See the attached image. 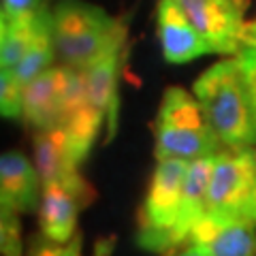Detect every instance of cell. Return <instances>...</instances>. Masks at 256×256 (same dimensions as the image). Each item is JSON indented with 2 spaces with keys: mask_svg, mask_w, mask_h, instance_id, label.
Wrapping results in <instances>:
<instances>
[{
  "mask_svg": "<svg viewBox=\"0 0 256 256\" xmlns=\"http://www.w3.org/2000/svg\"><path fill=\"white\" fill-rule=\"evenodd\" d=\"M34 162L43 184L58 180L66 173L79 171V162L73 156L70 143L62 128L56 124L43 130H34Z\"/></svg>",
  "mask_w": 256,
  "mask_h": 256,
  "instance_id": "obj_13",
  "label": "cell"
},
{
  "mask_svg": "<svg viewBox=\"0 0 256 256\" xmlns=\"http://www.w3.org/2000/svg\"><path fill=\"white\" fill-rule=\"evenodd\" d=\"M111 252H114V239H102L96 244L92 256H111Z\"/></svg>",
  "mask_w": 256,
  "mask_h": 256,
  "instance_id": "obj_21",
  "label": "cell"
},
{
  "mask_svg": "<svg viewBox=\"0 0 256 256\" xmlns=\"http://www.w3.org/2000/svg\"><path fill=\"white\" fill-rule=\"evenodd\" d=\"M186 171V160H156L148 194L137 216V244L143 250L169 254L184 246L178 235V220Z\"/></svg>",
  "mask_w": 256,
  "mask_h": 256,
  "instance_id": "obj_4",
  "label": "cell"
},
{
  "mask_svg": "<svg viewBox=\"0 0 256 256\" xmlns=\"http://www.w3.org/2000/svg\"><path fill=\"white\" fill-rule=\"evenodd\" d=\"M54 62H56V50H54V38H52V11L47 9L41 15V20H38L36 32L32 36L26 54L11 68V73L22 86H26L28 82L41 75L43 70L54 66Z\"/></svg>",
  "mask_w": 256,
  "mask_h": 256,
  "instance_id": "obj_14",
  "label": "cell"
},
{
  "mask_svg": "<svg viewBox=\"0 0 256 256\" xmlns=\"http://www.w3.org/2000/svg\"><path fill=\"white\" fill-rule=\"evenodd\" d=\"M70 66H50L38 77L24 86L22 92V118L34 130L56 126L60 122L62 107L66 100L70 82Z\"/></svg>",
  "mask_w": 256,
  "mask_h": 256,
  "instance_id": "obj_9",
  "label": "cell"
},
{
  "mask_svg": "<svg viewBox=\"0 0 256 256\" xmlns=\"http://www.w3.org/2000/svg\"><path fill=\"white\" fill-rule=\"evenodd\" d=\"M26 256H82V235H75L66 244H58L38 233L32 237Z\"/></svg>",
  "mask_w": 256,
  "mask_h": 256,
  "instance_id": "obj_18",
  "label": "cell"
},
{
  "mask_svg": "<svg viewBox=\"0 0 256 256\" xmlns=\"http://www.w3.org/2000/svg\"><path fill=\"white\" fill-rule=\"evenodd\" d=\"M156 34L164 60L171 64H186L205 54H212L205 38L184 18V13L173 4V0H158Z\"/></svg>",
  "mask_w": 256,
  "mask_h": 256,
  "instance_id": "obj_10",
  "label": "cell"
},
{
  "mask_svg": "<svg viewBox=\"0 0 256 256\" xmlns=\"http://www.w3.org/2000/svg\"><path fill=\"white\" fill-rule=\"evenodd\" d=\"M0 256H24L20 212L0 196Z\"/></svg>",
  "mask_w": 256,
  "mask_h": 256,
  "instance_id": "obj_15",
  "label": "cell"
},
{
  "mask_svg": "<svg viewBox=\"0 0 256 256\" xmlns=\"http://www.w3.org/2000/svg\"><path fill=\"white\" fill-rule=\"evenodd\" d=\"M126 60V45L102 56L100 60L84 68L86 90L92 105L100 111L107 128V141L118 130V105H120V77Z\"/></svg>",
  "mask_w": 256,
  "mask_h": 256,
  "instance_id": "obj_11",
  "label": "cell"
},
{
  "mask_svg": "<svg viewBox=\"0 0 256 256\" xmlns=\"http://www.w3.org/2000/svg\"><path fill=\"white\" fill-rule=\"evenodd\" d=\"M2 2V13L6 15V20H28L38 15L45 6V0H0Z\"/></svg>",
  "mask_w": 256,
  "mask_h": 256,
  "instance_id": "obj_19",
  "label": "cell"
},
{
  "mask_svg": "<svg viewBox=\"0 0 256 256\" xmlns=\"http://www.w3.org/2000/svg\"><path fill=\"white\" fill-rule=\"evenodd\" d=\"M22 92L24 86L15 79L9 68L0 66V116L2 118H22Z\"/></svg>",
  "mask_w": 256,
  "mask_h": 256,
  "instance_id": "obj_17",
  "label": "cell"
},
{
  "mask_svg": "<svg viewBox=\"0 0 256 256\" xmlns=\"http://www.w3.org/2000/svg\"><path fill=\"white\" fill-rule=\"evenodd\" d=\"M166 256H205V254L198 252L196 248H192V246H184V248H178V250L169 252Z\"/></svg>",
  "mask_w": 256,
  "mask_h": 256,
  "instance_id": "obj_22",
  "label": "cell"
},
{
  "mask_svg": "<svg viewBox=\"0 0 256 256\" xmlns=\"http://www.w3.org/2000/svg\"><path fill=\"white\" fill-rule=\"evenodd\" d=\"M92 196L94 190L79 175V171L45 182L36 210L41 235L58 244L70 242L77 235L79 214L92 201Z\"/></svg>",
  "mask_w": 256,
  "mask_h": 256,
  "instance_id": "obj_6",
  "label": "cell"
},
{
  "mask_svg": "<svg viewBox=\"0 0 256 256\" xmlns=\"http://www.w3.org/2000/svg\"><path fill=\"white\" fill-rule=\"evenodd\" d=\"M6 30H9V20H6V15L0 11V47H2V41L6 36Z\"/></svg>",
  "mask_w": 256,
  "mask_h": 256,
  "instance_id": "obj_23",
  "label": "cell"
},
{
  "mask_svg": "<svg viewBox=\"0 0 256 256\" xmlns=\"http://www.w3.org/2000/svg\"><path fill=\"white\" fill-rule=\"evenodd\" d=\"M43 180L34 162L22 152L0 154V196H4L20 214L38 210Z\"/></svg>",
  "mask_w": 256,
  "mask_h": 256,
  "instance_id": "obj_12",
  "label": "cell"
},
{
  "mask_svg": "<svg viewBox=\"0 0 256 256\" xmlns=\"http://www.w3.org/2000/svg\"><path fill=\"white\" fill-rule=\"evenodd\" d=\"M56 60L84 70L118 47L126 45V24L105 9L79 0H62L52 11Z\"/></svg>",
  "mask_w": 256,
  "mask_h": 256,
  "instance_id": "obj_2",
  "label": "cell"
},
{
  "mask_svg": "<svg viewBox=\"0 0 256 256\" xmlns=\"http://www.w3.org/2000/svg\"><path fill=\"white\" fill-rule=\"evenodd\" d=\"M233 56L239 64V68H242L248 90H250V96H252V102L256 107V20L246 22L242 41H239V47Z\"/></svg>",
  "mask_w": 256,
  "mask_h": 256,
  "instance_id": "obj_16",
  "label": "cell"
},
{
  "mask_svg": "<svg viewBox=\"0 0 256 256\" xmlns=\"http://www.w3.org/2000/svg\"><path fill=\"white\" fill-rule=\"evenodd\" d=\"M212 54L233 56L246 28V0H173Z\"/></svg>",
  "mask_w": 256,
  "mask_h": 256,
  "instance_id": "obj_7",
  "label": "cell"
},
{
  "mask_svg": "<svg viewBox=\"0 0 256 256\" xmlns=\"http://www.w3.org/2000/svg\"><path fill=\"white\" fill-rule=\"evenodd\" d=\"M192 94L222 148H256V107L235 56L212 64Z\"/></svg>",
  "mask_w": 256,
  "mask_h": 256,
  "instance_id": "obj_1",
  "label": "cell"
},
{
  "mask_svg": "<svg viewBox=\"0 0 256 256\" xmlns=\"http://www.w3.org/2000/svg\"><path fill=\"white\" fill-rule=\"evenodd\" d=\"M254 184L256 148H222L212 158L205 214L230 216V218L244 216Z\"/></svg>",
  "mask_w": 256,
  "mask_h": 256,
  "instance_id": "obj_5",
  "label": "cell"
},
{
  "mask_svg": "<svg viewBox=\"0 0 256 256\" xmlns=\"http://www.w3.org/2000/svg\"><path fill=\"white\" fill-rule=\"evenodd\" d=\"M244 216L256 222V184H254V188H252V192H250V196H248V203H246Z\"/></svg>",
  "mask_w": 256,
  "mask_h": 256,
  "instance_id": "obj_20",
  "label": "cell"
},
{
  "mask_svg": "<svg viewBox=\"0 0 256 256\" xmlns=\"http://www.w3.org/2000/svg\"><path fill=\"white\" fill-rule=\"evenodd\" d=\"M222 150L194 94L184 88H166L154 120L156 160H186L214 156Z\"/></svg>",
  "mask_w": 256,
  "mask_h": 256,
  "instance_id": "obj_3",
  "label": "cell"
},
{
  "mask_svg": "<svg viewBox=\"0 0 256 256\" xmlns=\"http://www.w3.org/2000/svg\"><path fill=\"white\" fill-rule=\"evenodd\" d=\"M186 244L205 256H256V222L244 216L205 214Z\"/></svg>",
  "mask_w": 256,
  "mask_h": 256,
  "instance_id": "obj_8",
  "label": "cell"
}]
</instances>
